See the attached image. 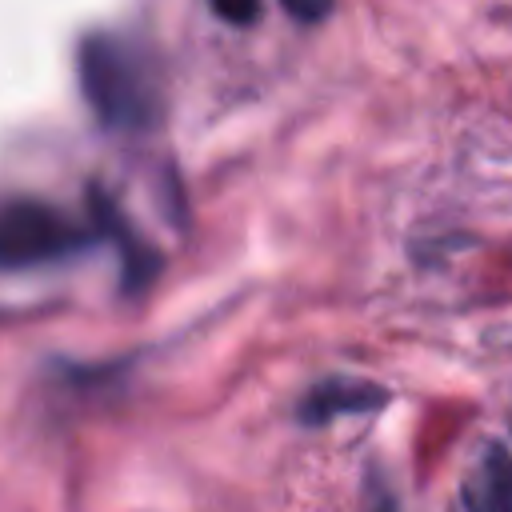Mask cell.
Wrapping results in <instances>:
<instances>
[{
  "label": "cell",
  "instance_id": "cell-1",
  "mask_svg": "<svg viewBox=\"0 0 512 512\" xmlns=\"http://www.w3.org/2000/svg\"><path fill=\"white\" fill-rule=\"evenodd\" d=\"M80 88L104 128L136 132L156 116V92L140 56L112 36H88L80 44Z\"/></svg>",
  "mask_w": 512,
  "mask_h": 512
},
{
  "label": "cell",
  "instance_id": "cell-2",
  "mask_svg": "<svg viewBox=\"0 0 512 512\" xmlns=\"http://www.w3.org/2000/svg\"><path fill=\"white\" fill-rule=\"evenodd\" d=\"M96 232L68 220L56 204L36 196L0 200V272H28L88 248Z\"/></svg>",
  "mask_w": 512,
  "mask_h": 512
},
{
  "label": "cell",
  "instance_id": "cell-3",
  "mask_svg": "<svg viewBox=\"0 0 512 512\" xmlns=\"http://www.w3.org/2000/svg\"><path fill=\"white\" fill-rule=\"evenodd\" d=\"M380 404H388V392L372 380H348V376H332L320 380L304 400H300V420L304 424H328L336 416H360V412H376Z\"/></svg>",
  "mask_w": 512,
  "mask_h": 512
},
{
  "label": "cell",
  "instance_id": "cell-4",
  "mask_svg": "<svg viewBox=\"0 0 512 512\" xmlns=\"http://www.w3.org/2000/svg\"><path fill=\"white\" fill-rule=\"evenodd\" d=\"M464 512H512V452L488 444L460 484Z\"/></svg>",
  "mask_w": 512,
  "mask_h": 512
},
{
  "label": "cell",
  "instance_id": "cell-5",
  "mask_svg": "<svg viewBox=\"0 0 512 512\" xmlns=\"http://www.w3.org/2000/svg\"><path fill=\"white\" fill-rule=\"evenodd\" d=\"M92 224H100L96 236H108V240L120 248V256H124V284L140 288V284H148V280L156 276V268H160L156 252H152L148 244H140V240L132 236V228H124L116 204H112L104 192H92Z\"/></svg>",
  "mask_w": 512,
  "mask_h": 512
},
{
  "label": "cell",
  "instance_id": "cell-6",
  "mask_svg": "<svg viewBox=\"0 0 512 512\" xmlns=\"http://www.w3.org/2000/svg\"><path fill=\"white\" fill-rule=\"evenodd\" d=\"M208 4H212V12L220 20H228L236 28H244V24H252L260 16V0H208Z\"/></svg>",
  "mask_w": 512,
  "mask_h": 512
},
{
  "label": "cell",
  "instance_id": "cell-7",
  "mask_svg": "<svg viewBox=\"0 0 512 512\" xmlns=\"http://www.w3.org/2000/svg\"><path fill=\"white\" fill-rule=\"evenodd\" d=\"M300 24H316V20H324L328 12H332V0H280Z\"/></svg>",
  "mask_w": 512,
  "mask_h": 512
},
{
  "label": "cell",
  "instance_id": "cell-8",
  "mask_svg": "<svg viewBox=\"0 0 512 512\" xmlns=\"http://www.w3.org/2000/svg\"><path fill=\"white\" fill-rule=\"evenodd\" d=\"M376 512H396V508H392L388 500H380V508H376Z\"/></svg>",
  "mask_w": 512,
  "mask_h": 512
}]
</instances>
